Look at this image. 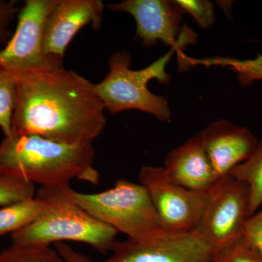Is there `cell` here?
I'll list each match as a JSON object with an SVG mask.
<instances>
[{"label":"cell","mask_w":262,"mask_h":262,"mask_svg":"<svg viewBox=\"0 0 262 262\" xmlns=\"http://www.w3.org/2000/svg\"><path fill=\"white\" fill-rule=\"evenodd\" d=\"M184 13L191 15L202 28H209L215 20V11L211 2L206 0H177Z\"/></svg>","instance_id":"20"},{"label":"cell","mask_w":262,"mask_h":262,"mask_svg":"<svg viewBox=\"0 0 262 262\" xmlns=\"http://www.w3.org/2000/svg\"><path fill=\"white\" fill-rule=\"evenodd\" d=\"M46 204L35 195L27 201L0 208V236L13 234L42 216Z\"/></svg>","instance_id":"14"},{"label":"cell","mask_w":262,"mask_h":262,"mask_svg":"<svg viewBox=\"0 0 262 262\" xmlns=\"http://www.w3.org/2000/svg\"><path fill=\"white\" fill-rule=\"evenodd\" d=\"M139 179L168 232L183 233L199 227L209 190L194 191L181 187L168 178L163 167L143 166Z\"/></svg>","instance_id":"7"},{"label":"cell","mask_w":262,"mask_h":262,"mask_svg":"<svg viewBox=\"0 0 262 262\" xmlns=\"http://www.w3.org/2000/svg\"><path fill=\"white\" fill-rule=\"evenodd\" d=\"M20 9L15 1L0 0V44L9 40L11 37L10 27L18 17Z\"/></svg>","instance_id":"21"},{"label":"cell","mask_w":262,"mask_h":262,"mask_svg":"<svg viewBox=\"0 0 262 262\" xmlns=\"http://www.w3.org/2000/svg\"><path fill=\"white\" fill-rule=\"evenodd\" d=\"M248 217V188L227 175L219 179L209 189L206 210L198 229L217 254L243 237Z\"/></svg>","instance_id":"6"},{"label":"cell","mask_w":262,"mask_h":262,"mask_svg":"<svg viewBox=\"0 0 262 262\" xmlns=\"http://www.w3.org/2000/svg\"><path fill=\"white\" fill-rule=\"evenodd\" d=\"M163 168L172 182L190 190L208 191L220 179L203 149L199 134L172 150Z\"/></svg>","instance_id":"13"},{"label":"cell","mask_w":262,"mask_h":262,"mask_svg":"<svg viewBox=\"0 0 262 262\" xmlns=\"http://www.w3.org/2000/svg\"><path fill=\"white\" fill-rule=\"evenodd\" d=\"M103 11L101 0H59L45 27L44 54L63 59L67 47L81 29L89 24L99 28Z\"/></svg>","instance_id":"11"},{"label":"cell","mask_w":262,"mask_h":262,"mask_svg":"<svg viewBox=\"0 0 262 262\" xmlns=\"http://www.w3.org/2000/svg\"><path fill=\"white\" fill-rule=\"evenodd\" d=\"M15 97L14 81L0 66V130L4 136H9L11 134Z\"/></svg>","instance_id":"18"},{"label":"cell","mask_w":262,"mask_h":262,"mask_svg":"<svg viewBox=\"0 0 262 262\" xmlns=\"http://www.w3.org/2000/svg\"><path fill=\"white\" fill-rule=\"evenodd\" d=\"M0 262H65L51 246L11 244L0 251Z\"/></svg>","instance_id":"16"},{"label":"cell","mask_w":262,"mask_h":262,"mask_svg":"<svg viewBox=\"0 0 262 262\" xmlns=\"http://www.w3.org/2000/svg\"><path fill=\"white\" fill-rule=\"evenodd\" d=\"M93 143L66 144L37 135L4 136L0 143V173L38 184L63 187L78 179L97 185Z\"/></svg>","instance_id":"2"},{"label":"cell","mask_w":262,"mask_h":262,"mask_svg":"<svg viewBox=\"0 0 262 262\" xmlns=\"http://www.w3.org/2000/svg\"><path fill=\"white\" fill-rule=\"evenodd\" d=\"M102 262H213V248L199 229L171 233L152 242L116 241Z\"/></svg>","instance_id":"9"},{"label":"cell","mask_w":262,"mask_h":262,"mask_svg":"<svg viewBox=\"0 0 262 262\" xmlns=\"http://www.w3.org/2000/svg\"><path fill=\"white\" fill-rule=\"evenodd\" d=\"M35 195V184L0 173V208L27 201Z\"/></svg>","instance_id":"17"},{"label":"cell","mask_w":262,"mask_h":262,"mask_svg":"<svg viewBox=\"0 0 262 262\" xmlns=\"http://www.w3.org/2000/svg\"><path fill=\"white\" fill-rule=\"evenodd\" d=\"M108 8L134 17L137 25L136 34L146 47L163 42L174 49L189 42L188 39H194L191 32L183 34L181 24L184 12L176 1L125 0L108 5Z\"/></svg>","instance_id":"10"},{"label":"cell","mask_w":262,"mask_h":262,"mask_svg":"<svg viewBox=\"0 0 262 262\" xmlns=\"http://www.w3.org/2000/svg\"><path fill=\"white\" fill-rule=\"evenodd\" d=\"M199 135L219 179L246 161L258 144L256 136L247 127L226 120L212 122Z\"/></svg>","instance_id":"12"},{"label":"cell","mask_w":262,"mask_h":262,"mask_svg":"<svg viewBox=\"0 0 262 262\" xmlns=\"http://www.w3.org/2000/svg\"><path fill=\"white\" fill-rule=\"evenodd\" d=\"M213 262H262V256L252 245L242 237L217 253Z\"/></svg>","instance_id":"19"},{"label":"cell","mask_w":262,"mask_h":262,"mask_svg":"<svg viewBox=\"0 0 262 262\" xmlns=\"http://www.w3.org/2000/svg\"><path fill=\"white\" fill-rule=\"evenodd\" d=\"M257 80H262V54H260L257 63Z\"/></svg>","instance_id":"24"},{"label":"cell","mask_w":262,"mask_h":262,"mask_svg":"<svg viewBox=\"0 0 262 262\" xmlns=\"http://www.w3.org/2000/svg\"><path fill=\"white\" fill-rule=\"evenodd\" d=\"M74 201L98 220L137 242L158 241L168 232L149 193L140 183L119 179L111 189L86 194L69 188Z\"/></svg>","instance_id":"4"},{"label":"cell","mask_w":262,"mask_h":262,"mask_svg":"<svg viewBox=\"0 0 262 262\" xmlns=\"http://www.w3.org/2000/svg\"><path fill=\"white\" fill-rule=\"evenodd\" d=\"M5 71L15 89L10 135H37L62 144H82L94 142L104 130L106 110L94 83L65 69L63 61Z\"/></svg>","instance_id":"1"},{"label":"cell","mask_w":262,"mask_h":262,"mask_svg":"<svg viewBox=\"0 0 262 262\" xmlns=\"http://www.w3.org/2000/svg\"><path fill=\"white\" fill-rule=\"evenodd\" d=\"M53 246L65 262H93L89 256L77 252L67 243H57Z\"/></svg>","instance_id":"23"},{"label":"cell","mask_w":262,"mask_h":262,"mask_svg":"<svg viewBox=\"0 0 262 262\" xmlns=\"http://www.w3.org/2000/svg\"><path fill=\"white\" fill-rule=\"evenodd\" d=\"M59 0H27L20 9L18 23L5 47L0 51V66L7 71L41 68L63 61L47 56L42 50L45 27Z\"/></svg>","instance_id":"8"},{"label":"cell","mask_w":262,"mask_h":262,"mask_svg":"<svg viewBox=\"0 0 262 262\" xmlns=\"http://www.w3.org/2000/svg\"><path fill=\"white\" fill-rule=\"evenodd\" d=\"M70 187H41L36 196L46 203V211L35 222L12 234V244L51 246L73 241L89 245L102 254L111 251L118 232L76 203Z\"/></svg>","instance_id":"3"},{"label":"cell","mask_w":262,"mask_h":262,"mask_svg":"<svg viewBox=\"0 0 262 262\" xmlns=\"http://www.w3.org/2000/svg\"><path fill=\"white\" fill-rule=\"evenodd\" d=\"M228 175L244 183L249 191V216L262 206V141L253 154Z\"/></svg>","instance_id":"15"},{"label":"cell","mask_w":262,"mask_h":262,"mask_svg":"<svg viewBox=\"0 0 262 262\" xmlns=\"http://www.w3.org/2000/svg\"><path fill=\"white\" fill-rule=\"evenodd\" d=\"M243 237L262 256V208L261 211L248 217L245 223Z\"/></svg>","instance_id":"22"},{"label":"cell","mask_w":262,"mask_h":262,"mask_svg":"<svg viewBox=\"0 0 262 262\" xmlns=\"http://www.w3.org/2000/svg\"><path fill=\"white\" fill-rule=\"evenodd\" d=\"M174 49L151 64L140 70L130 69L131 58L127 52L119 51L110 57L108 72L104 79L94 84L95 92L105 110L111 114L126 110H139L154 115L161 121L170 120L168 101L163 96L152 94L148 89L150 81L168 84L170 77L166 66Z\"/></svg>","instance_id":"5"}]
</instances>
